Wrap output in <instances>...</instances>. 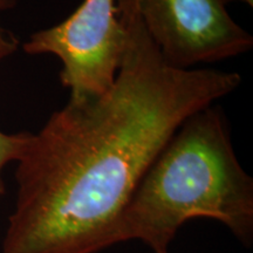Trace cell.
Masks as SVG:
<instances>
[{"label": "cell", "mask_w": 253, "mask_h": 253, "mask_svg": "<svg viewBox=\"0 0 253 253\" xmlns=\"http://www.w3.org/2000/svg\"><path fill=\"white\" fill-rule=\"evenodd\" d=\"M128 42L112 88L56 110L17 162L0 253H97L142 176L181 123L233 93L236 72L168 66L134 0H116Z\"/></svg>", "instance_id": "cell-1"}, {"label": "cell", "mask_w": 253, "mask_h": 253, "mask_svg": "<svg viewBox=\"0 0 253 253\" xmlns=\"http://www.w3.org/2000/svg\"><path fill=\"white\" fill-rule=\"evenodd\" d=\"M192 218L216 219L243 244L252 243L253 179L214 103L188 116L164 144L120 216L113 242L138 239L155 253L166 252Z\"/></svg>", "instance_id": "cell-2"}, {"label": "cell", "mask_w": 253, "mask_h": 253, "mask_svg": "<svg viewBox=\"0 0 253 253\" xmlns=\"http://www.w3.org/2000/svg\"><path fill=\"white\" fill-rule=\"evenodd\" d=\"M128 42L116 0H84L65 20L31 34L23 49L30 55L52 54L62 63L60 81L71 102H84L108 91Z\"/></svg>", "instance_id": "cell-3"}, {"label": "cell", "mask_w": 253, "mask_h": 253, "mask_svg": "<svg viewBox=\"0 0 253 253\" xmlns=\"http://www.w3.org/2000/svg\"><path fill=\"white\" fill-rule=\"evenodd\" d=\"M148 36L168 66L192 69L249 52L253 38L223 0H134Z\"/></svg>", "instance_id": "cell-4"}, {"label": "cell", "mask_w": 253, "mask_h": 253, "mask_svg": "<svg viewBox=\"0 0 253 253\" xmlns=\"http://www.w3.org/2000/svg\"><path fill=\"white\" fill-rule=\"evenodd\" d=\"M31 132L23 131L7 134L0 130V197L6 194V185L2 178V170L8 163H17L23 156L31 140Z\"/></svg>", "instance_id": "cell-5"}, {"label": "cell", "mask_w": 253, "mask_h": 253, "mask_svg": "<svg viewBox=\"0 0 253 253\" xmlns=\"http://www.w3.org/2000/svg\"><path fill=\"white\" fill-rule=\"evenodd\" d=\"M19 41L13 33L0 26V62L18 49Z\"/></svg>", "instance_id": "cell-6"}, {"label": "cell", "mask_w": 253, "mask_h": 253, "mask_svg": "<svg viewBox=\"0 0 253 253\" xmlns=\"http://www.w3.org/2000/svg\"><path fill=\"white\" fill-rule=\"evenodd\" d=\"M17 0H0V14L7 12L17 6Z\"/></svg>", "instance_id": "cell-7"}, {"label": "cell", "mask_w": 253, "mask_h": 253, "mask_svg": "<svg viewBox=\"0 0 253 253\" xmlns=\"http://www.w3.org/2000/svg\"><path fill=\"white\" fill-rule=\"evenodd\" d=\"M223 1L225 2V4H229V2H231V1H242V2H244V4H246V5L251 6V7H252V5H253V0H223Z\"/></svg>", "instance_id": "cell-8"}, {"label": "cell", "mask_w": 253, "mask_h": 253, "mask_svg": "<svg viewBox=\"0 0 253 253\" xmlns=\"http://www.w3.org/2000/svg\"><path fill=\"white\" fill-rule=\"evenodd\" d=\"M161 253H168V251H166V252H161Z\"/></svg>", "instance_id": "cell-9"}]
</instances>
